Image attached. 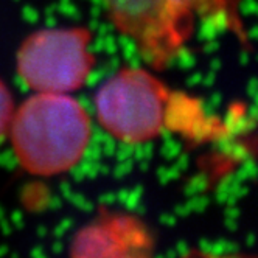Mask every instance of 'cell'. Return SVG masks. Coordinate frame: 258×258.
<instances>
[{"instance_id": "52a82bcc", "label": "cell", "mask_w": 258, "mask_h": 258, "mask_svg": "<svg viewBox=\"0 0 258 258\" xmlns=\"http://www.w3.org/2000/svg\"><path fill=\"white\" fill-rule=\"evenodd\" d=\"M13 114H14V103H13L11 92L8 90L4 81H0V140L8 134Z\"/></svg>"}, {"instance_id": "5b68a950", "label": "cell", "mask_w": 258, "mask_h": 258, "mask_svg": "<svg viewBox=\"0 0 258 258\" xmlns=\"http://www.w3.org/2000/svg\"><path fill=\"white\" fill-rule=\"evenodd\" d=\"M72 256H145L154 241L140 219L123 213H103L72 239Z\"/></svg>"}, {"instance_id": "277c9868", "label": "cell", "mask_w": 258, "mask_h": 258, "mask_svg": "<svg viewBox=\"0 0 258 258\" xmlns=\"http://www.w3.org/2000/svg\"><path fill=\"white\" fill-rule=\"evenodd\" d=\"M114 27L131 39L156 70L167 69L195 30V16L180 0H103Z\"/></svg>"}, {"instance_id": "3957f363", "label": "cell", "mask_w": 258, "mask_h": 258, "mask_svg": "<svg viewBox=\"0 0 258 258\" xmlns=\"http://www.w3.org/2000/svg\"><path fill=\"white\" fill-rule=\"evenodd\" d=\"M87 28H50L30 34L17 51V73L39 94H70L87 81L95 66Z\"/></svg>"}, {"instance_id": "8992f818", "label": "cell", "mask_w": 258, "mask_h": 258, "mask_svg": "<svg viewBox=\"0 0 258 258\" xmlns=\"http://www.w3.org/2000/svg\"><path fill=\"white\" fill-rule=\"evenodd\" d=\"M195 17L204 21L223 24L224 28L232 31L243 45H247V33L244 31L239 7L243 0H180Z\"/></svg>"}, {"instance_id": "6da1fadb", "label": "cell", "mask_w": 258, "mask_h": 258, "mask_svg": "<svg viewBox=\"0 0 258 258\" xmlns=\"http://www.w3.org/2000/svg\"><path fill=\"white\" fill-rule=\"evenodd\" d=\"M22 168L36 176L70 171L90 142V118L69 94H39L14 109L8 129Z\"/></svg>"}, {"instance_id": "7a4b0ae2", "label": "cell", "mask_w": 258, "mask_h": 258, "mask_svg": "<svg viewBox=\"0 0 258 258\" xmlns=\"http://www.w3.org/2000/svg\"><path fill=\"white\" fill-rule=\"evenodd\" d=\"M171 92L143 69L124 67L107 78L95 94L100 124L124 143H145L167 127Z\"/></svg>"}]
</instances>
